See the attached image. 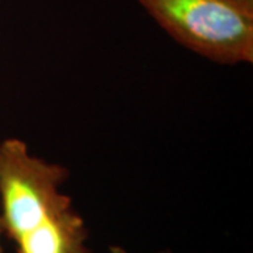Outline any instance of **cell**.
<instances>
[{"instance_id": "cell-4", "label": "cell", "mask_w": 253, "mask_h": 253, "mask_svg": "<svg viewBox=\"0 0 253 253\" xmlns=\"http://www.w3.org/2000/svg\"><path fill=\"white\" fill-rule=\"evenodd\" d=\"M1 239H3V231H1V224H0V253H3V246H1Z\"/></svg>"}, {"instance_id": "cell-1", "label": "cell", "mask_w": 253, "mask_h": 253, "mask_svg": "<svg viewBox=\"0 0 253 253\" xmlns=\"http://www.w3.org/2000/svg\"><path fill=\"white\" fill-rule=\"evenodd\" d=\"M69 174L24 139H0V224L16 253H91L86 221L63 191Z\"/></svg>"}, {"instance_id": "cell-3", "label": "cell", "mask_w": 253, "mask_h": 253, "mask_svg": "<svg viewBox=\"0 0 253 253\" xmlns=\"http://www.w3.org/2000/svg\"><path fill=\"white\" fill-rule=\"evenodd\" d=\"M109 253H129L126 251L124 246H120V245H110L109 246ZM156 253H172L169 249H165V251H159Z\"/></svg>"}, {"instance_id": "cell-2", "label": "cell", "mask_w": 253, "mask_h": 253, "mask_svg": "<svg viewBox=\"0 0 253 253\" xmlns=\"http://www.w3.org/2000/svg\"><path fill=\"white\" fill-rule=\"evenodd\" d=\"M176 44L222 66L253 63V0H135Z\"/></svg>"}]
</instances>
